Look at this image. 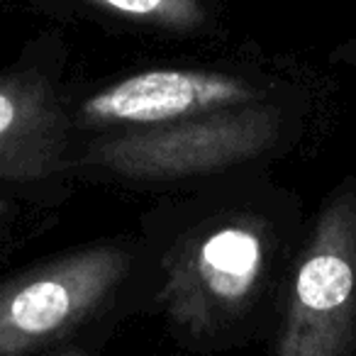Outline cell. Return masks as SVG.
Wrapping results in <instances>:
<instances>
[{"label":"cell","instance_id":"obj_1","mask_svg":"<svg viewBox=\"0 0 356 356\" xmlns=\"http://www.w3.org/2000/svg\"><path fill=\"white\" fill-rule=\"evenodd\" d=\"M273 163L159 193L139 218V315L200 356L268 339L307 229Z\"/></svg>","mask_w":356,"mask_h":356},{"label":"cell","instance_id":"obj_2","mask_svg":"<svg viewBox=\"0 0 356 356\" xmlns=\"http://www.w3.org/2000/svg\"><path fill=\"white\" fill-rule=\"evenodd\" d=\"M302 127L305 103L283 90L247 108L83 139L76 161L79 181L168 193L249 166L276 163L298 144Z\"/></svg>","mask_w":356,"mask_h":356},{"label":"cell","instance_id":"obj_3","mask_svg":"<svg viewBox=\"0 0 356 356\" xmlns=\"http://www.w3.org/2000/svg\"><path fill=\"white\" fill-rule=\"evenodd\" d=\"M139 315L134 234L95 239L0 278V356H32Z\"/></svg>","mask_w":356,"mask_h":356},{"label":"cell","instance_id":"obj_4","mask_svg":"<svg viewBox=\"0 0 356 356\" xmlns=\"http://www.w3.org/2000/svg\"><path fill=\"white\" fill-rule=\"evenodd\" d=\"M59 35L30 42L0 71V188L59 208L79 184L81 139Z\"/></svg>","mask_w":356,"mask_h":356},{"label":"cell","instance_id":"obj_5","mask_svg":"<svg viewBox=\"0 0 356 356\" xmlns=\"http://www.w3.org/2000/svg\"><path fill=\"white\" fill-rule=\"evenodd\" d=\"M268 356H356V176L307 220Z\"/></svg>","mask_w":356,"mask_h":356},{"label":"cell","instance_id":"obj_6","mask_svg":"<svg viewBox=\"0 0 356 356\" xmlns=\"http://www.w3.org/2000/svg\"><path fill=\"white\" fill-rule=\"evenodd\" d=\"M283 88L264 79L203 66H154L74 95L71 115L79 139L166 127L184 120L247 108Z\"/></svg>","mask_w":356,"mask_h":356},{"label":"cell","instance_id":"obj_7","mask_svg":"<svg viewBox=\"0 0 356 356\" xmlns=\"http://www.w3.org/2000/svg\"><path fill=\"white\" fill-rule=\"evenodd\" d=\"M124 30L168 40H195L218 32L213 0H76Z\"/></svg>","mask_w":356,"mask_h":356},{"label":"cell","instance_id":"obj_8","mask_svg":"<svg viewBox=\"0 0 356 356\" xmlns=\"http://www.w3.org/2000/svg\"><path fill=\"white\" fill-rule=\"evenodd\" d=\"M330 59H332V64L344 66V69L356 71V35L351 37V40L341 42V44L337 47L334 51H332Z\"/></svg>","mask_w":356,"mask_h":356},{"label":"cell","instance_id":"obj_9","mask_svg":"<svg viewBox=\"0 0 356 356\" xmlns=\"http://www.w3.org/2000/svg\"><path fill=\"white\" fill-rule=\"evenodd\" d=\"M49 356H95V354L88 349V346H81V344H66V346H61V349L51 351Z\"/></svg>","mask_w":356,"mask_h":356}]
</instances>
